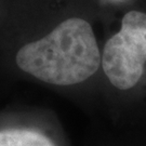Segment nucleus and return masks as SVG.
<instances>
[{"label":"nucleus","mask_w":146,"mask_h":146,"mask_svg":"<svg viewBox=\"0 0 146 146\" xmlns=\"http://www.w3.org/2000/svg\"><path fill=\"white\" fill-rule=\"evenodd\" d=\"M15 63L21 70L43 82L72 86L96 73L102 58L90 23L70 17L47 36L20 48Z\"/></svg>","instance_id":"f257e3e1"},{"label":"nucleus","mask_w":146,"mask_h":146,"mask_svg":"<svg viewBox=\"0 0 146 146\" xmlns=\"http://www.w3.org/2000/svg\"><path fill=\"white\" fill-rule=\"evenodd\" d=\"M146 62V13L128 12L121 29L105 43L102 67L110 84L120 90L133 88L140 81Z\"/></svg>","instance_id":"f03ea898"},{"label":"nucleus","mask_w":146,"mask_h":146,"mask_svg":"<svg viewBox=\"0 0 146 146\" xmlns=\"http://www.w3.org/2000/svg\"><path fill=\"white\" fill-rule=\"evenodd\" d=\"M0 146H55L48 136L31 129L0 131Z\"/></svg>","instance_id":"7ed1b4c3"}]
</instances>
